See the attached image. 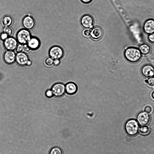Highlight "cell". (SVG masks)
<instances>
[{"label": "cell", "mask_w": 154, "mask_h": 154, "mask_svg": "<svg viewBox=\"0 0 154 154\" xmlns=\"http://www.w3.org/2000/svg\"><path fill=\"white\" fill-rule=\"evenodd\" d=\"M54 60L51 57L48 58L45 60V63L48 65H51L53 64Z\"/></svg>", "instance_id": "26"}, {"label": "cell", "mask_w": 154, "mask_h": 154, "mask_svg": "<svg viewBox=\"0 0 154 154\" xmlns=\"http://www.w3.org/2000/svg\"><path fill=\"white\" fill-rule=\"evenodd\" d=\"M53 94L57 97H60L65 93V86L61 83H57L54 85L52 88Z\"/></svg>", "instance_id": "7"}, {"label": "cell", "mask_w": 154, "mask_h": 154, "mask_svg": "<svg viewBox=\"0 0 154 154\" xmlns=\"http://www.w3.org/2000/svg\"><path fill=\"white\" fill-rule=\"evenodd\" d=\"M27 44L31 50H35L39 47L40 42L38 38L32 37L31 38Z\"/></svg>", "instance_id": "16"}, {"label": "cell", "mask_w": 154, "mask_h": 154, "mask_svg": "<svg viewBox=\"0 0 154 154\" xmlns=\"http://www.w3.org/2000/svg\"><path fill=\"white\" fill-rule=\"evenodd\" d=\"M17 45V39L12 37H8L4 40V47L8 51H13L15 50Z\"/></svg>", "instance_id": "6"}, {"label": "cell", "mask_w": 154, "mask_h": 154, "mask_svg": "<svg viewBox=\"0 0 154 154\" xmlns=\"http://www.w3.org/2000/svg\"><path fill=\"white\" fill-rule=\"evenodd\" d=\"M149 41L152 43H154V33L150 34L148 37Z\"/></svg>", "instance_id": "28"}, {"label": "cell", "mask_w": 154, "mask_h": 154, "mask_svg": "<svg viewBox=\"0 0 154 154\" xmlns=\"http://www.w3.org/2000/svg\"><path fill=\"white\" fill-rule=\"evenodd\" d=\"M31 38L29 31L25 29L19 31L16 35V39L17 42L23 45L27 44Z\"/></svg>", "instance_id": "3"}, {"label": "cell", "mask_w": 154, "mask_h": 154, "mask_svg": "<svg viewBox=\"0 0 154 154\" xmlns=\"http://www.w3.org/2000/svg\"><path fill=\"white\" fill-rule=\"evenodd\" d=\"M139 50L142 54L146 55L150 52L151 51V48L149 45L144 44L141 45L140 46Z\"/></svg>", "instance_id": "18"}, {"label": "cell", "mask_w": 154, "mask_h": 154, "mask_svg": "<svg viewBox=\"0 0 154 154\" xmlns=\"http://www.w3.org/2000/svg\"><path fill=\"white\" fill-rule=\"evenodd\" d=\"M13 32V30L10 27H5L3 29V33L7 35L8 37L10 36Z\"/></svg>", "instance_id": "21"}, {"label": "cell", "mask_w": 154, "mask_h": 154, "mask_svg": "<svg viewBox=\"0 0 154 154\" xmlns=\"http://www.w3.org/2000/svg\"><path fill=\"white\" fill-rule=\"evenodd\" d=\"M81 1L85 3H90L91 2L92 0H81Z\"/></svg>", "instance_id": "32"}, {"label": "cell", "mask_w": 154, "mask_h": 154, "mask_svg": "<svg viewBox=\"0 0 154 154\" xmlns=\"http://www.w3.org/2000/svg\"><path fill=\"white\" fill-rule=\"evenodd\" d=\"M125 58L127 60L132 63H136L141 59V55L140 50L136 48H129L125 51Z\"/></svg>", "instance_id": "1"}, {"label": "cell", "mask_w": 154, "mask_h": 154, "mask_svg": "<svg viewBox=\"0 0 154 154\" xmlns=\"http://www.w3.org/2000/svg\"><path fill=\"white\" fill-rule=\"evenodd\" d=\"M49 154H63V152L60 148L55 146L50 150Z\"/></svg>", "instance_id": "19"}, {"label": "cell", "mask_w": 154, "mask_h": 154, "mask_svg": "<svg viewBox=\"0 0 154 154\" xmlns=\"http://www.w3.org/2000/svg\"><path fill=\"white\" fill-rule=\"evenodd\" d=\"M139 131L141 134L144 135H146L149 134L150 130L148 126L145 125L141 127L140 128Z\"/></svg>", "instance_id": "20"}, {"label": "cell", "mask_w": 154, "mask_h": 154, "mask_svg": "<svg viewBox=\"0 0 154 154\" xmlns=\"http://www.w3.org/2000/svg\"><path fill=\"white\" fill-rule=\"evenodd\" d=\"M151 97L154 100V91H153L151 94Z\"/></svg>", "instance_id": "33"}, {"label": "cell", "mask_w": 154, "mask_h": 154, "mask_svg": "<svg viewBox=\"0 0 154 154\" xmlns=\"http://www.w3.org/2000/svg\"><path fill=\"white\" fill-rule=\"evenodd\" d=\"M91 30L90 29L86 28L83 31V35L85 37H89L91 35Z\"/></svg>", "instance_id": "22"}, {"label": "cell", "mask_w": 154, "mask_h": 154, "mask_svg": "<svg viewBox=\"0 0 154 154\" xmlns=\"http://www.w3.org/2000/svg\"><path fill=\"white\" fill-rule=\"evenodd\" d=\"M125 131L129 136L133 137L138 133L139 126L137 122L134 119L128 120L125 123Z\"/></svg>", "instance_id": "2"}, {"label": "cell", "mask_w": 154, "mask_h": 154, "mask_svg": "<svg viewBox=\"0 0 154 154\" xmlns=\"http://www.w3.org/2000/svg\"><path fill=\"white\" fill-rule=\"evenodd\" d=\"M146 83L150 86H154V77L149 78L146 81Z\"/></svg>", "instance_id": "23"}, {"label": "cell", "mask_w": 154, "mask_h": 154, "mask_svg": "<svg viewBox=\"0 0 154 154\" xmlns=\"http://www.w3.org/2000/svg\"><path fill=\"white\" fill-rule=\"evenodd\" d=\"M31 62L29 60H28V61L27 62L26 64L28 65H31Z\"/></svg>", "instance_id": "34"}, {"label": "cell", "mask_w": 154, "mask_h": 154, "mask_svg": "<svg viewBox=\"0 0 154 154\" xmlns=\"http://www.w3.org/2000/svg\"><path fill=\"white\" fill-rule=\"evenodd\" d=\"M22 25L25 29L29 30L32 29L35 25L34 19L31 16H26L23 19Z\"/></svg>", "instance_id": "9"}, {"label": "cell", "mask_w": 154, "mask_h": 154, "mask_svg": "<svg viewBox=\"0 0 154 154\" xmlns=\"http://www.w3.org/2000/svg\"><path fill=\"white\" fill-rule=\"evenodd\" d=\"M144 111L148 113H150L152 112V107L149 105H147L146 106L144 109Z\"/></svg>", "instance_id": "25"}, {"label": "cell", "mask_w": 154, "mask_h": 154, "mask_svg": "<svg viewBox=\"0 0 154 154\" xmlns=\"http://www.w3.org/2000/svg\"><path fill=\"white\" fill-rule=\"evenodd\" d=\"M23 49L24 51L26 52H29L31 50L27 44L23 45Z\"/></svg>", "instance_id": "30"}, {"label": "cell", "mask_w": 154, "mask_h": 154, "mask_svg": "<svg viewBox=\"0 0 154 154\" xmlns=\"http://www.w3.org/2000/svg\"><path fill=\"white\" fill-rule=\"evenodd\" d=\"M49 56L53 59H59L61 58L63 55V49L60 47L55 46L51 47L49 52Z\"/></svg>", "instance_id": "4"}, {"label": "cell", "mask_w": 154, "mask_h": 154, "mask_svg": "<svg viewBox=\"0 0 154 154\" xmlns=\"http://www.w3.org/2000/svg\"><path fill=\"white\" fill-rule=\"evenodd\" d=\"M80 21L82 25L85 28H91L93 27L94 19L89 14H86L83 16Z\"/></svg>", "instance_id": "8"}, {"label": "cell", "mask_w": 154, "mask_h": 154, "mask_svg": "<svg viewBox=\"0 0 154 154\" xmlns=\"http://www.w3.org/2000/svg\"><path fill=\"white\" fill-rule=\"evenodd\" d=\"M142 74L146 78H149L154 76V67L150 64H146L141 68Z\"/></svg>", "instance_id": "10"}, {"label": "cell", "mask_w": 154, "mask_h": 154, "mask_svg": "<svg viewBox=\"0 0 154 154\" xmlns=\"http://www.w3.org/2000/svg\"><path fill=\"white\" fill-rule=\"evenodd\" d=\"M15 50L17 53L22 52L23 50V45L20 44L17 45Z\"/></svg>", "instance_id": "24"}, {"label": "cell", "mask_w": 154, "mask_h": 154, "mask_svg": "<svg viewBox=\"0 0 154 154\" xmlns=\"http://www.w3.org/2000/svg\"><path fill=\"white\" fill-rule=\"evenodd\" d=\"M137 120L138 124L140 125L145 126L149 123L150 117L149 113L145 111H142L137 114Z\"/></svg>", "instance_id": "5"}, {"label": "cell", "mask_w": 154, "mask_h": 154, "mask_svg": "<svg viewBox=\"0 0 154 154\" xmlns=\"http://www.w3.org/2000/svg\"><path fill=\"white\" fill-rule=\"evenodd\" d=\"M143 29L146 33L151 34L154 32V20L150 19L146 21L143 26Z\"/></svg>", "instance_id": "14"}, {"label": "cell", "mask_w": 154, "mask_h": 154, "mask_svg": "<svg viewBox=\"0 0 154 154\" xmlns=\"http://www.w3.org/2000/svg\"><path fill=\"white\" fill-rule=\"evenodd\" d=\"M2 25L5 27H10L13 23V19L12 17L9 15L4 16L2 19Z\"/></svg>", "instance_id": "17"}, {"label": "cell", "mask_w": 154, "mask_h": 154, "mask_svg": "<svg viewBox=\"0 0 154 154\" xmlns=\"http://www.w3.org/2000/svg\"><path fill=\"white\" fill-rule=\"evenodd\" d=\"M8 36L6 34L3 32L1 35L0 37L2 40L4 41L7 38Z\"/></svg>", "instance_id": "29"}, {"label": "cell", "mask_w": 154, "mask_h": 154, "mask_svg": "<svg viewBox=\"0 0 154 154\" xmlns=\"http://www.w3.org/2000/svg\"><path fill=\"white\" fill-rule=\"evenodd\" d=\"M60 61L59 59H54V60L53 63L55 65H57L60 64Z\"/></svg>", "instance_id": "31"}, {"label": "cell", "mask_w": 154, "mask_h": 154, "mask_svg": "<svg viewBox=\"0 0 154 154\" xmlns=\"http://www.w3.org/2000/svg\"><path fill=\"white\" fill-rule=\"evenodd\" d=\"M65 86V91L67 94H75L77 90L76 85L73 82L67 83Z\"/></svg>", "instance_id": "15"}, {"label": "cell", "mask_w": 154, "mask_h": 154, "mask_svg": "<svg viewBox=\"0 0 154 154\" xmlns=\"http://www.w3.org/2000/svg\"><path fill=\"white\" fill-rule=\"evenodd\" d=\"M46 95L48 97H51L53 96V94L52 91L48 90L46 91Z\"/></svg>", "instance_id": "27"}, {"label": "cell", "mask_w": 154, "mask_h": 154, "mask_svg": "<svg viewBox=\"0 0 154 154\" xmlns=\"http://www.w3.org/2000/svg\"><path fill=\"white\" fill-rule=\"evenodd\" d=\"M103 35V30L99 26H95L91 30L90 35L92 38L94 40H99L102 38Z\"/></svg>", "instance_id": "11"}, {"label": "cell", "mask_w": 154, "mask_h": 154, "mask_svg": "<svg viewBox=\"0 0 154 154\" xmlns=\"http://www.w3.org/2000/svg\"><path fill=\"white\" fill-rule=\"evenodd\" d=\"M15 60L18 64L21 66L26 64L29 60L27 55L22 52L17 53L16 54Z\"/></svg>", "instance_id": "12"}, {"label": "cell", "mask_w": 154, "mask_h": 154, "mask_svg": "<svg viewBox=\"0 0 154 154\" xmlns=\"http://www.w3.org/2000/svg\"><path fill=\"white\" fill-rule=\"evenodd\" d=\"M16 56V54L13 51L7 50L4 54L3 58L6 63L11 64L14 62Z\"/></svg>", "instance_id": "13"}]
</instances>
